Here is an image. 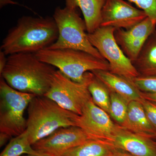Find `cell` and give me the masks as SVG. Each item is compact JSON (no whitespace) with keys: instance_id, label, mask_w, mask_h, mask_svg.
Here are the masks:
<instances>
[{"instance_id":"1","label":"cell","mask_w":156,"mask_h":156,"mask_svg":"<svg viewBox=\"0 0 156 156\" xmlns=\"http://www.w3.org/2000/svg\"><path fill=\"white\" fill-rule=\"evenodd\" d=\"M56 68L43 62L35 53L9 55L1 77L13 89L37 96H44L51 86Z\"/></svg>"},{"instance_id":"2","label":"cell","mask_w":156,"mask_h":156,"mask_svg":"<svg viewBox=\"0 0 156 156\" xmlns=\"http://www.w3.org/2000/svg\"><path fill=\"white\" fill-rule=\"evenodd\" d=\"M58 35V27L53 17L23 16L9 30L2 42L1 50L7 56L35 53L53 44Z\"/></svg>"},{"instance_id":"3","label":"cell","mask_w":156,"mask_h":156,"mask_svg":"<svg viewBox=\"0 0 156 156\" xmlns=\"http://www.w3.org/2000/svg\"><path fill=\"white\" fill-rule=\"evenodd\" d=\"M26 131L32 145L58 128L77 126L79 115L45 96H36L28 106Z\"/></svg>"},{"instance_id":"4","label":"cell","mask_w":156,"mask_h":156,"mask_svg":"<svg viewBox=\"0 0 156 156\" xmlns=\"http://www.w3.org/2000/svg\"><path fill=\"white\" fill-rule=\"evenodd\" d=\"M40 60L58 69L71 80L82 83L89 72L96 70L110 71L106 60L92 54L72 49H45L35 53Z\"/></svg>"},{"instance_id":"5","label":"cell","mask_w":156,"mask_h":156,"mask_svg":"<svg viewBox=\"0 0 156 156\" xmlns=\"http://www.w3.org/2000/svg\"><path fill=\"white\" fill-rule=\"evenodd\" d=\"M77 9L66 6L63 9L58 7L55 9L53 17L58 27V37L47 49L82 50L105 60L89 41L86 23Z\"/></svg>"},{"instance_id":"6","label":"cell","mask_w":156,"mask_h":156,"mask_svg":"<svg viewBox=\"0 0 156 156\" xmlns=\"http://www.w3.org/2000/svg\"><path fill=\"white\" fill-rule=\"evenodd\" d=\"M37 95L13 89L2 77L0 80V132L11 137L26 130L27 120L24 112Z\"/></svg>"},{"instance_id":"7","label":"cell","mask_w":156,"mask_h":156,"mask_svg":"<svg viewBox=\"0 0 156 156\" xmlns=\"http://www.w3.org/2000/svg\"><path fill=\"white\" fill-rule=\"evenodd\" d=\"M93 75L92 72H89L86 80L78 83L56 70L50 89L44 96L66 109L80 115L86 104L92 99L88 85Z\"/></svg>"},{"instance_id":"8","label":"cell","mask_w":156,"mask_h":156,"mask_svg":"<svg viewBox=\"0 0 156 156\" xmlns=\"http://www.w3.org/2000/svg\"><path fill=\"white\" fill-rule=\"evenodd\" d=\"M116 29L100 27L87 33L89 41L108 62L110 72L133 81L140 76L131 60L126 56L115 39Z\"/></svg>"},{"instance_id":"9","label":"cell","mask_w":156,"mask_h":156,"mask_svg":"<svg viewBox=\"0 0 156 156\" xmlns=\"http://www.w3.org/2000/svg\"><path fill=\"white\" fill-rule=\"evenodd\" d=\"M118 126L110 115L98 106L92 99L86 104L77 120V126L84 131L89 139L108 144Z\"/></svg>"},{"instance_id":"10","label":"cell","mask_w":156,"mask_h":156,"mask_svg":"<svg viewBox=\"0 0 156 156\" xmlns=\"http://www.w3.org/2000/svg\"><path fill=\"white\" fill-rule=\"evenodd\" d=\"M89 139L78 126L58 128L52 134L33 144L39 154L48 156H61L70 149L80 145Z\"/></svg>"},{"instance_id":"11","label":"cell","mask_w":156,"mask_h":156,"mask_svg":"<svg viewBox=\"0 0 156 156\" xmlns=\"http://www.w3.org/2000/svg\"><path fill=\"white\" fill-rule=\"evenodd\" d=\"M147 17L125 0H106L101 11L100 27L128 29Z\"/></svg>"},{"instance_id":"12","label":"cell","mask_w":156,"mask_h":156,"mask_svg":"<svg viewBox=\"0 0 156 156\" xmlns=\"http://www.w3.org/2000/svg\"><path fill=\"white\" fill-rule=\"evenodd\" d=\"M156 27V21L147 17L131 28L115 30L117 43L131 62L136 60L147 40L155 30Z\"/></svg>"},{"instance_id":"13","label":"cell","mask_w":156,"mask_h":156,"mask_svg":"<svg viewBox=\"0 0 156 156\" xmlns=\"http://www.w3.org/2000/svg\"><path fill=\"white\" fill-rule=\"evenodd\" d=\"M109 145L134 156H156V141L118 125Z\"/></svg>"},{"instance_id":"14","label":"cell","mask_w":156,"mask_h":156,"mask_svg":"<svg viewBox=\"0 0 156 156\" xmlns=\"http://www.w3.org/2000/svg\"><path fill=\"white\" fill-rule=\"evenodd\" d=\"M92 72L107 87L110 91L119 94L129 103L133 101H140L142 98L140 91L133 81L109 71L96 70Z\"/></svg>"},{"instance_id":"15","label":"cell","mask_w":156,"mask_h":156,"mask_svg":"<svg viewBox=\"0 0 156 156\" xmlns=\"http://www.w3.org/2000/svg\"><path fill=\"white\" fill-rule=\"evenodd\" d=\"M122 127L137 134L155 138L156 131L148 119L140 101L129 102L126 122Z\"/></svg>"},{"instance_id":"16","label":"cell","mask_w":156,"mask_h":156,"mask_svg":"<svg viewBox=\"0 0 156 156\" xmlns=\"http://www.w3.org/2000/svg\"><path fill=\"white\" fill-rule=\"evenodd\" d=\"M106 0H66V7L80 9L87 32L91 34L100 27L101 11Z\"/></svg>"},{"instance_id":"17","label":"cell","mask_w":156,"mask_h":156,"mask_svg":"<svg viewBox=\"0 0 156 156\" xmlns=\"http://www.w3.org/2000/svg\"><path fill=\"white\" fill-rule=\"evenodd\" d=\"M132 63L140 76H156V29L147 40Z\"/></svg>"},{"instance_id":"18","label":"cell","mask_w":156,"mask_h":156,"mask_svg":"<svg viewBox=\"0 0 156 156\" xmlns=\"http://www.w3.org/2000/svg\"><path fill=\"white\" fill-rule=\"evenodd\" d=\"M116 150L100 140L89 139L68 150L61 156H112Z\"/></svg>"},{"instance_id":"19","label":"cell","mask_w":156,"mask_h":156,"mask_svg":"<svg viewBox=\"0 0 156 156\" xmlns=\"http://www.w3.org/2000/svg\"><path fill=\"white\" fill-rule=\"evenodd\" d=\"M88 89L93 102L110 115V93L107 87L94 74Z\"/></svg>"},{"instance_id":"20","label":"cell","mask_w":156,"mask_h":156,"mask_svg":"<svg viewBox=\"0 0 156 156\" xmlns=\"http://www.w3.org/2000/svg\"><path fill=\"white\" fill-rule=\"evenodd\" d=\"M26 154H41L35 151L29 140L26 130L10 140L0 156H20Z\"/></svg>"},{"instance_id":"21","label":"cell","mask_w":156,"mask_h":156,"mask_svg":"<svg viewBox=\"0 0 156 156\" xmlns=\"http://www.w3.org/2000/svg\"><path fill=\"white\" fill-rule=\"evenodd\" d=\"M110 115L116 124L123 126L126 122L129 102L114 92L110 91Z\"/></svg>"},{"instance_id":"22","label":"cell","mask_w":156,"mask_h":156,"mask_svg":"<svg viewBox=\"0 0 156 156\" xmlns=\"http://www.w3.org/2000/svg\"><path fill=\"white\" fill-rule=\"evenodd\" d=\"M133 82L140 92L156 93V76H139Z\"/></svg>"},{"instance_id":"23","label":"cell","mask_w":156,"mask_h":156,"mask_svg":"<svg viewBox=\"0 0 156 156\" xmlns=\"http://www.w3.org/2000/svg\"><path fill=\"white\" fill-rule=\"evenodd\" d=\"M143 10L147 17L156 21V0H128Z\"/></svg>"},{"instance_id":"24","label":"cell","mask_w":156,"mask_h":156,"mask_svg":"<svg viewBox=\"0 0 156 156\" xmlns=\"http://www.w3.org/2000/svg\"><path fill=\"white\" fill-rule=\"evenodd\" d=\"M142 104L146 115L148 119L152 126L156 131V103L146 99L145 98H141L140 101Z\"/></svg>"},{"instance_id":"25","label":"cell","mask_w":156,"mask_h":156,"mask_svg":"<svg viewBox=\"0 0 156 156\" xmlns=\"http://www.w3.org/2000/svg\"><path fill=\"white\" fill-rule=\"evenodd\" d=\"M7 55L1 50L0 51V76L2 75L7 62Z\"/></svg>"},{"instance_id":"26","label":"cell","mask_w":156,"mask_h":156,"mask_svg":"<svg viewBox=\"0 0 156 156\" xmlns=\"http://www.w3.org/2000/svg\"><path fill=\"white\" fill-rule=\"evenodd\" d=\"M140 94L143 98L151 101L156 103V93H147L140 92Z\"/></svg>"},{"instance_id":"27","label":"cell","mask_w":156,"mask_h":156,"mask_svg":"<svg viewBox=\"0 0 156 156\" xmlns=\"http://www.w3.org/2000/svg\"><path fill=\"white\" fill-rule=\"evenodd\" d=\"M11 138L8 134L0 132V147L4 146Z\"/></svg>"},{"instance_id":"28","label":"cell","mask_w":156,"mask_h":156,"mask_svg":"<svg viewBox=\"0 0 156 156\" xmlns=\"http://www.w3.org/2000/svg\"><path fill=\"white\" fill-rule=\"evenodd\" d=\"M112 156H134L125 151L117 149Z\"/></svg>"},{"instance_id":"29","label":"cell","mask_w":156,"mask_h":156,"mask_svg":"<svg viewBox=\"0 0 156 156\" xmlns=\"http://www.w3.org/2000/svg\"><path fill=\"white\" fill-rule=\"evenodd\" d=\"M17 4V3L15 2H13L11 0H1V4H0V6L1 8H2L3 6L7 4Z\"/></svg>"},{"instance_id":"30","label":"cell","mask_w":156,"mask_h":156,"mask_svg":"<svg viewBox=\"0 0 156 156\" xmlns=\"http://www.w3.org/2000/svg\"><path fill=\"white\" fill-rule=\"evenodd\" d=\"M25 156H48L43 154H27Z\"/></svg>"},{"instance_id":"31","label":"cell","mask_w":156,"mask_h":156,"mask_svg":"<svg viewBox=\"0 0 156 156\" xmlns=\"http://www.w3.org/2000/svg\"><path fill=\"white\" fill-rule=\"evenodd\" d=\"M155 138H156V136H155Z\"/></svg>"},{"instance_id":"32","label":"cell","mask_w":156,"mask_h":156,"mask_svg":"<svg viewBox=\"0 0 156 156\" xmlns=\"http://www.w3.org/2000/svg\"></svg>"}]
</instances>
